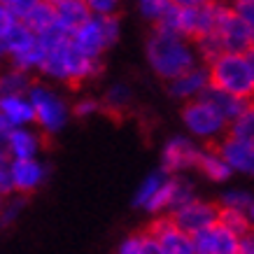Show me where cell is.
<instances>
[{"mask_svg":"<svg viewBox=\"0 0 254 254\" xmlns=\"http://www.w3.org/2000/svg\"><path fill=\"white\" fill-rule=\"evenodd\" d=\"M38 68L54 79H63L70 84H82L86 79L98 77L103 72V63H100V59L84 56L68 38L54 45L52 49H47L45 59Z\"/></svg>","mask_w":254,"mask_h":254,"instance_id":"obj_1","label":"cell"},{"mask_svg":"<svg viewBox=\"0 0 254 254\" xmlns=\"http://www.w3.org/2000/svg\"><path fill=\"white\" fill-rule=\"evenodd\" d=\"M147 59L161 79H173L196 65V56L185 38L159 28H154V35L147 42Z\"/></svg>","mask_w":254,"mask_h":254,"instance_id":"obj_2","label":"cell"},{"mask_svg":"<svg viewBox=\"0 0 254 254\" xmlns=\"http://www.w3.org/2000/svg\"><path fill=\"white\" fill-rule=\"evenodd\" d=\"M210 84L229 93L252 98L254 93V63L252 52H222L208 63Z\"/></svg>","mask_w":254,"mask_h":254,"instance_id":"obj_3","label":"cell"},{"mask_svg":"<svg viewBox=\"0 0 254 254\" xmlns=\"http://www.w3.org/2000/svg\"><path fill=\"white\" fill-rule=\"evenodd\" d=\"M215 31L222 40L224 52H252V23L236 14L226 0L222 2Z\"/></svg>","mask_w":254,"mask_h":254,"instance_id":"obj_4","label":"cell"},{"mask_svg":"<svg viewBox=\"0 0 254 254\" xmlns=\"http://www.w3.org/2000/svg\"><path fill=\"white\" fill-rule=\"evenodd\" d=\"M28 93H31L28 100H31L33 112H35V122L47 133H56L65 124V117H68V110L63 105V100L54 91H49L47 86L38 84H31Z\"/></svg>","mask_w":254,"mask_h":254,"instance_id":"obj_5","label":"cell"},{"mask_svg":"<svg viewBox=\"0 0 254 254\" xmlns=\"http://www.w3.org/2000/svg\"><path fill=\"white\" fill-rule=\"evenodd\" d=\"M182 119L193 135L205 140H215V135H222L226 131V122L222 119V115L203 98L189 100L182 108Z\"/></svg>","mask_w":254,"mask_h":254,"instance_id":"obj_6","label":"cell"},{"mask_svg":"<svg viewBox=\"0 0 254 254\" xmlns=\"http://www.w3.org/2000/svg\"><path fill=\"white\" fill-rule=\"evenodd\" d=\"M217 215H219V203H205V200H187L185 205L170 210V219L180 231L185 233H196L200 229H205L210 224L217 222Z\"/></svg>","mask_w":254,"mask_h":254,"instance_id":"obj_7","label":"cell"},{"mask_svg":"<svg viewBox=\"0 0 254 254\" xmlns=\"http://www.w3.org/2000/svg\"><path fill=\"white\" fill-rule=\"evenodd\" d=\"M191 240H193V252H203V254H236L238 252V236L233 231H229L219 222L191 233Z\"/></svg>","mask_w":254,"mask_h":254,"instance_id":"obj_8","label":"cell"},{"mask_svg":"<svg viewBox=\"0 0 254 254\" xmlns=\"http://www.w3.org/2000/svg\"><path fill=\"white\" fill-rule=\"evenodd\" d=\"M219 156L231 166V170H240V173H252L254 170V145L252 140L233 138V135H224V140L212 142Z\"/></svg>","mask_w":254,"mask_h":254,"instance_id":"obj_9","label":"cell"},{"mask_svg":"<svg viewBox=\"0 0 254 254\" xmlns=\"http://www.w3.org/2000/svg\"><path fill=\"white\" fill-rule=\"evenodd\" d=\"M198 154L200 149L189 138H173L163 149V170L173 175V173L196 168Z\"/></svg>","mask_w":254,"mask_h":254,"instance_id":"obj_10","label":"cell"},{"mask_svg":"<svg viewBox=\"0 0 254 254\" xmlns=\"http://www.w3.org/2000/svg\"><path fill=\"white\" fill-rule=\"evenodd\" d=\"M200 98L205 100V103H210L212 108L222 115V119L226 124L233 122L238 115H243L245 110L252 108V103H250V98H243V96H236V93H229L224 91V89H217V86L208 84L203 91L198 93Z\"/></svg>","mask_w":254,"mask_h":254,"instance_id":"obj_11","label":"cell"},{"mask_svg":"<svg viewBox=\"0 0 254 254\" xmlns=\"http://www.w3.org/2000/svg\"><path fill=\"white\" fill-rule=\"evenodd\" d=\"M70 42L77 47L84 56H91V59H100V54L108 49V40H105V33H103V26H100L98 16H91L86 23H82L77 31L70 33Z\"/></svg>","mask_w":254,"mask_h":254,"instance_id":"obj_12","label":"cell"},{"mask_svg":"<svg viewBox=\"0 0 254 254\" xmlns=\"http://www.w3.org/2000/svg\"><path fill=\"white\" fill-rule=\"evenodd\" d=\"M7 168L9 177H12V187L21 193H31L33 189H38L42 177H45V168L33 156L31 159H14Z\"/></svg>","mask_w":254,"mask_h":254,"instance_id":"obj_13","label":"cell"},{"mask_svg":"<svg viewBox=\"0 0 254 254\" xmlns=\"http://www.w3.org/2000/svg\"><path fill=\"white\" fill-rule=\"evenodd\" d=\"M173 84H170V96H175V98H193V96H198L205 86L210 84V72H208V65H193V68L185 70L182 75H177V77L170 79Z\"/></svg>","mask_w":254,"mask_h":254,"instance_id":"obj_14","label":"cell"},{"mask_svg":"<svg viewBox=\"0 0 254 254\" xmlns=\"http://www.w3.org/2000/svg\"><path fill=\"white\" fill-rule=\"evenodd\" d=\"M54 14H56V23L61 26L63 31L72 33L77 31L82 23H86L91 19V9L86 5V0H54Z\"/></svg>","mask_w":254,"mask_h":254,"instance_id":"obj_15","label":"cell"},{"mask_svg":"<svg viewBox=\"0 0 254 254\" xmlns=\"http://www.w3.org/2000/svg\"><path fill=\"white\" fill-rule=\"evenodd\" d=\"M0 115L5 117L9 126H23L28 122H35V112L28 98H23V93L14 96H0Z\"/></svg>","mask_w":254,"mask_h":254,"instance_id":"obj_16","label":"cell"},{"mask_svg":"<svg viewBox=\"0 0 254 254\" xmlns=\"http://www.w3.org/2000/svg\"><path fill=\"white\" fill-rule=\"evenodd\" d=\"M196 168H200V173H203L205 177H210L212 182H226L233 173L231 166L224 161L222 156H219V152L212 147V142L208 145V149H200Z\"/></svg>","mask_w":254,"mask_h":254,"instance_id":"obj_17","label":"cell"},{"mask_svg":"<svg viewBox=\"0 0 254 254\" xmlns=\"http://www.w3.org/2000/svg\"><path fill=\"white\" fill-rule=\"evenodd\" d=\"M7 145H9V154L14 159H31V156L38 154L40 140L35 133L26 131L23 126H12L7 133Z\"/></svg>","mask_w":254,"mask_h":254,"instance_id":"obj_18","label":"cell"},{"mask_svg":"<svg viewBox=\"0 0 254 254\" xmlns=\"http://www.w3.org/2000/svg\"><path fill=\"white\" fill-rule=\"evenodd\" d=\"M159 240V250L163 254H193V240L189 233L180 231L175 224L168 226L166 231H161L156 236Z\"/></svg>","mask_w":254,"mask_h":254,"instance_id":"obj_19","label":"cell"},{"mask_svg":"<svg viewBox=\"0 0 254 254\" xmlns=\"http://www.w3.org/2000/svg\"><path fill=\"white\" fill-rule=\"evenodd\" d=\"M131 100H133L131 89L126 84H117L105 93V98L100 103V110H105V112L112 117H122L126 110L131 108Z\"/></svg>","mask_w":254,"mask_h":254,"instance_id":"obj_20","label":"cell"},{"mask_svg":"<svg viewBox=\"0 0 254 254\" xmlns=\"http://www.w3.org/2000/svg\"><path fill=\"white\" fill-rule=\"evenodd\" d=\"M33 33H40L49 28L52 23H56V14H54V5L49 2V0H38L35 2V7L28 12V14L21 19Z\"/></svg>","mask_w":254,"mask_h":254,"instance_id":"obj_21","label":"cell"},{"mask_svg":"<svg viewBox=\"0 0 254 254\" xmlns=\"http://www.w3.org/2000/svg\"><path fill=\"white\" fill-rule=\"evenodd\" d=\"M217 222L224 224V226H226L229 231L236 233L238 238H243V236H250V233H252V219H250V215L238 212V210H233V208H224V205H219Z\"/></svg>","mask_w":254,"mask_h":254,"instance_id":"obj_22","label":"cell"},{"mask_svg":"<svg viewBox=\"0 0 254 254\" xmlns=\"http://www.w3.org/2000/svg\"><path fill=\"white\" fill-rule=\"evenodd\" d=\"M33 84L28 70L23 68H12L9 72L0 75V96H14V93L28 91Z\"/></svg>","mask_w":254,"mask_h":254,"instance_id":"obj_23","label":"cell"},{"mask_svg":"<svg viewBox=\"0 0 254 254\" xmlns=\"http://www.w3.org/2000/svg\"><path fill=\"white\" fill-rule=\"evenodd\" d=\"M175 175V173H173ZM193 198V185L185 177L175 175L173 177V193H170V203H168V210H175L180 205H185L187 200Z\"/></svg>","mask_w":254,"mask_h":254,"instance_id":"obj_24","label":"cell"},{"mask_svg":"<svg viewBox=\"0 0 254 254\" xmlns=\"http://www.w3.org/2000/svg\"><path fill=\"white\" fill-rule=\"evenodd\" d=\"M229 128V135L233 138H243V140H252V133H254V115H252V108L245 110L243 115H238L233 122L226 124Z\"/></svg>","mask_w":254,"mask_h":254,"instance_id":"obj_25","label":"cell"},{"mask_svg":"<svg viewBox=\"0 0 254 254\" xmlns=\"http://www.w3.org/2000/svg\"><path fill=\"white\" fill-rule=\"evenodd\" d=\"M166 177H168V173H166L163 168H161V170H156V173H152V175H149V177L145 180V182H142V187L138 189V193H135V200H133V203L142 208L147 200H149V196H152V193H154L156 189H159V187H161L163 182H166Z\"/></svg>","mask_w":254,"mask_h":254,"instance_id":"obj_26","label":"cell"},{"mask_svg":"<svg viewBox=\"0 0 254 254\" xmlns=\"http://www.w3.org/2000/svg\"><path fill=\"white\" fill-rule=\"evenodd\" d=\"M219 205H224V208H233V210H238V212H245V215L252 217V196H250L247 191L224 193L222 200H219Z\"/></svg>","mask_w":254,"mask_h":254,"instance_id":"obj_27","label":"cell"},{"mask_svg":"<svg viewBox=\"0 0 254 254\" xmlns=\"http://www.w3.org/2000/svg\"><path fill=\"white\" fill-rule=\"evenodd\" d=\"M35 2L38 0H2V5H5V9H9L12 14L21 21L23 16L28 14L33 7H35Z\"/></svg>","mask_w":254,"mask_h":254,"instance_id":"obj_28","label":"cell"},{"mask_svg":"<svg viewBox=\"0 0 254 254\" xmlns=\"http://www.w3.org/2000/svg\"><path fill=\"white\" fill-rule=\"evenodd\" d=\"M170 0H140V12L149 19V21H154L156 16L161 14L166 5H168Z\"/></svg>","mask_w":254,"mask_h":254,"instance_id":"obj_29","label":"cell"},{"mask_svg":"<svg viewBox=\"0 0 254 254\" xmlns=\"http://www.w3.org/2000/svg\"><path fill=\"white\" fill-rule=\"evenodd\" d=\"M23 203H26L23 198H14L7 208H5V205H0V226H7V224H12V219H14V217L19 215V210L23 208Z\"/></svg>","mask_w":254,"mask_h":254,"instance_id":"obj_30","label":"cell"},{"mask_svg":"<svg viewBox=\"0 0 254 254\" xmlns=\"http://www.w3.org/2000/svg\"><path fill=\"white\" fill-rule=\"evenodd\" d=\"M86 5L96 14H112L119 5V0H86Z\"/></svg>","mask_w":254,"mask_h":254,"instance_id":"obj_31","label":"cell"},{"mask_svg":"<svg viewBox=\"0 0 254 254\" xmlns=\"http://www.w3.org/2000/svg\"><path fill=\"white\" fill-rule=\"evenodd\" d=\"M122 254H142V236H131L119 245Z\"/></svg>","mask_w":254,"mask_h":254,"instance_id":"obj_32","label":"cell"},{"mask_svg":"<svg viewBox=\"0 0 254 254\" xmlns=\"http://www.w3.org/2000/svg\"><path fill=\"white\" fill-rule=\"evenodd\" d=\"M14 23H16V16L12 14L9 9H5V5H2V7H0V40L7 35L9 28H12Z\"/></svg>","mask_w":254,"mask_h":254,"instance_id":"obj_33","label":"cell"},{"mask_svg":"<svg viewBox=\"0 0 254 254\" xmlns=\"http://www.w3.org/2000/svg\"><path fill=\"white\" fill-rule=\"evenodd\" d=\"M98 110H100L98 100L86 98V100H79L77 105H75V115L77 117H89V115H93V112H98Z\"/></svg>","mask_w":254,"mask_h":254,"instance_id":"obj_34","label":"cell"},{"mask_svg":"<svg viewBox=\"0 0 254 254\" xmlns=\"http://www.w3.org/2000/svg\"><path fill=\"white\" fill-rule=\"evenodd\" d=\"M14 191V187H12V177H9V168L7 163L2 161L0 163V196H7V193Z\"/></svg>","mask_w":254,"mask_h":254,"instance_id":"obj_35","label":"cell"},{"mask_svg":"<svg viewBox=\"0 0 254 254\" xmlns=\"http://www.w3.org/2000/svg\"><path fill=\"white\" fill-rule=\"evenodd\" d=\"M180 7H200V5H208V2H215V0H170Z\"/></svg>","mask_w":254,"mask_h":254,"instance_id":"obj_36","label":"cell"},{"mask_svg":"<svg viewBox=\"0 0 254 254\" xmlns=\"http://www.w3.org/2000/svg\"><path fill=\"white\" fill-rule=\"evenodd\" d=\"M5 56V45H2V40H0V59Z\"/></svg>","mask_w":254,"mask_h":254,"instance_id":"obj_37","label":"cell"},{"mask_svg":"<svg viewBox=\"0 0 254 254\" xmlns=\"http://www.w3.org/2000/svg\"><path fill=\"white\" fill-rule=\"evenodd\" d=\"M0 205H2V196H0Z\"/></svg>","mask_w":254,"mask_h":254,"instance_id":"obj_38","label":"cell"},{"mask_svg":"<svg viewBox=\"0 0 254 254\" xmlns=\"http://www.w3.org/2000/svg\"><path fill=\"white\" fill-rule=\"evenodd\" d=\"M231 2H240V0H231Z\"/></svg>","mask_w":254,"mask_h":254,"instance_id":"obj_39","label":"cell"},{"mask_svg":"<svg viewBox=\"0 0 254 254\" xmlns=\"http://www.w3.org/2000/svg\"><path fill=\"white\" fill-rule=\"evenodd\" d=\"M0 7H2V0H0Z\"/></svg>","mask_w":254,"mask_h":254,"instance_id":"obj_40","label":"cell"}]
</instances>
